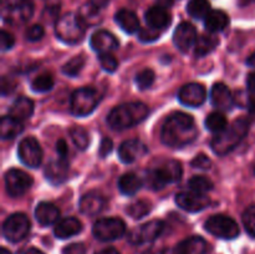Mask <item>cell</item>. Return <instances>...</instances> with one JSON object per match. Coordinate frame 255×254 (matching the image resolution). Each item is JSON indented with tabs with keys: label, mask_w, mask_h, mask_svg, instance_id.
Here are the masks:
<instances>
[{
	"label": "cell",
	"mask_w": 255,
	"mask_h": 254,
	"mask_svg": "<svg viewBox=\"0 0 255 254\" xmlns=\"http://www.w3.org/2000/svg\"><path fill=\"white\" fill-rule=\"evenodd\" d=\"M159 30L152 29V27H144V29L139 30V40L143 42H152L154 40H157L159 37Z\"/></svg>",
	"instance_id": "45"
},
{
	"label": "cell",
	"mask_w": 255,
	"mask_h": 254,
	"mask_svg": "<svg viewBox=\"0 0 255 254\" xmlns=\"http://www.w3.org/2000/svg\"><path fill=\"white\" fill-rule=\"evenodd\" d=\"M148 115V107L142 102H127L111 110L107 125L115 131L131 128L143 121Z\"/></svg>",
	"instance_id": "3"
},
{
	"label": "cell",
	"mask_w": 255,
	"mask_h": 254,
	"mask_svg": "<svg viewBox=\"0 0 255 254\" xmlns=\"http://www.w3.org/2000/svg\"><path fill=\"white\" fill-rule=\"evenodd\" d=\"M254 172H255V169H254Z\"/></svg>",
	"instance_id": "59"
},
{
	"label": "cell",
	"mask_w": 255,
	"mask_h": 254,
	"mask_svg": "<svg viewBox=\"0 0 255 254\" xmlns=\"http://www.w3.org/2000/svg\"><path fill=\"white\" fill-rule=\"evenodd\" d=\"M45 34V30L44 27L41 26V25H32V26H30L29 29L26 30V32H25V37H26V40H29V41H39V40L42 39V36H44Z\"/></svg>",
	"instance_id": "43"
},
{
	"label": "cell",
	"mask_w": 255,
	"mask_h": 254,
	"mask_svg": "<svg viewBox=\"0 0 255 254\" xmlns=\"http://www.w3.org/2000/svg\"><path fill=\"white\" fill-rule=\"evenodd\" d=\"M187 12L193 19H206L211 12V4L208 0H189L187 4Z\"/></svg>",
	"instance_id": "33"
},
{
	"label": "cell",
	"mask_w": 255,
	"mask_h": 254,
	"mask_svg": "<svg viewBox=\"0 0 255 254\" xmlns=\"http://www.w3.org/2000/svg\"><path fill=\"white\" fill-rule=\"evenodd\" d=\"M144 19L149 27L156 30H163L171 24V16L167 12L166 7H162L159 5L149 7L146 11Z\"/></svg>",
	"instance_id": "22"
},
{
	"label": "cell",
	"mask_w": 255,
	"mask_h": 254,
	"mask_svg": "<svg viewBox=\"0 0 255 254\" xmlns=\"http://www.w3.org/2000/svg\"><path fill=\"white\" fill-rule=\"evenodd\" d=\"M247 87H248V94L251 95L252 99L255 101V72H252V74L248 75Z\"/></svg>",
	"instance_id": "50"
},
{
	"label": "cell",
	"mask_w": 255,
	"mask_h": 254,
	"mask_svg": "<svg viewBox=\"0 0 255 254\" xmlns=\"http://www.w3.org/2000/svg\"><path fill=\"white\" fill-rule=\"evenodd\" d=\"M84 66H85V57L75 56L62 66V74H65L66 76H70V77H75L81 72L82 67Z\"/></svg>",
	"instance_id": "38"
},
{
	"label": "cell",
	"mask_w": 255,
	"mask_h": 254,
	"mask_svg": "<svg viewBox=\"0 0 255 254\" xmlns=\"http://www.w3.org/2000/svg\"><path fill=\"white\" fill-rule=\"evenodd\" d=\"M15 89V84L12 80L7 79V77H2L1 80V94L2 96H6L7 94L14 91Z\"/></svg>",
	"instance_id": "49"
},
{
	"label": "cell",
	"mask_w": 255,
	"mask_h": 254,
	"mask_svg": "<svg viewBox=\"0 0 255 254\" xmlns=\"http://www.w3.org/2000/svg\"><path fill=\"white\" fill-rule=\"evenodd\" d=\"M182 164L178 161L169 159L164 161L161 166L148 169L144 177V183L148 188L158 191L164 188L168 183H174L182 178Z\"/></svg>",
	"instance_id": "4"
},
{
	"label": "cell",
	"mask_w": 255,
	"mask_h": 254,
	"mask_svg": "<svg viewBox=\"0 0 255 254\" xmlns=\"http://www.w3.org/2000/svg\"><path fill=\"white\" fill-rule=\"evenodd\" d=\"M188 187L191 191L206 194L207 192L213 189V182L206 176H194L188 181Z\"/></svg>",
	"instance_id": "35"
},
{
	"label": "cell",
	"mask_w": 255,
	"mask_h": 254,
	"mask_svg": "<svg viewBox=\"0 0 255 254\" xmlns=\"http://www.w3.org/2000/svg\"><path fill=\"white\" fill-rule=\"evenodd\" d=\"M32 112H34V102L27 97H19L15 100L9 110L10 116L21 122L31 117Z\"/></svg>",
	"instance_id": "27"
},
{
	"label": "cell",
	"mask_w": 255,
	"mask_h": 254,
	"mask_svg": "<svg viewBox=\"0 0 255 254\" xmlns=\"http://www.w3.org/2000/svg\"><path fill=\"white\" fill-rule=\"evenodd\" d=\"M115 20L120 25V27L124 31H126L127 34H134L136 31L141 30L138 17H137V15L133 11L128 9L119 10L116 15H115Z\"/></svg>",
	"instance_id": "25"
},
{
	"label": "cell",
	"mask_w": 255,
	"mask_h": 254,
	"mask_svg": "<svg viewBox=\"0 0 255 254\" xmlns=\"http://www.w3.org/2000/svg\"><path fill=\"white\" fill-rule=\"evenodd\" d=\"M163 229V222L158 221V219H154V221L147 222V223L132 229L131 233H129L128 236V241L129 243L136 244V246L137 244L151 243V242L156 241V239L161 236Z\"/></svg>",
	"instance_id": "12"
},
{
	"label": "cell",
	"mask_w": 255,
	"mask_h": 254,
	"mask_svg": "<svg viewBox=\"0 0 255 254\" xmlns=\"http://www.w3.org/2000/svg\"><path fill=\"white\" fill-rule=\"evenodd\" d=\"M5 188L10 197H21L32 186V177L26 172L12 168L5 173Z\"/></svg>",
	"instance_id": "11"
},
{
	"label": "cell",
	"mask_w": 255,
	"mask_h": 254,
	"mask_svg": "<svg viewBox=\"0 0 255 254\" xmlns=\"http://www.w3.org/2000/svg\"><path fill=\"white\" fill-rule=\"evenodd\" d=\"M247 64H248L249 66L255 67V51L248 57V60H247Z\"/></svg>",
	"instance_id": "55"
},
{
	"label": "cell",
	"mask_w": 255,
	"mask_h": 254,
	"mask_svg": "<svg viewBox=\"0 0 255 254\" xmlns=\"http://www.w3.org/2000/svg\"><path fill=\"white\" fill-rule=\"evenodd\" d=\"M157 2L159 4V6L162 7H168L173 4V0H157Z\"/></svg>",
	"instance_id": "54"
},
{
	"label": "cell",
	"mask_w": 255,
	"mask_h": 254,
	"mask_svg": "<svg viewBox=\"0 0 255 254\" xmlns=\"http://www.w3.org/2000/svg\"><path fill=\"white\" fill-rule=\"evenodd\" d=\"M197 31L196 27L189 22H181L176 27L173 34V42L177 49L182 52H188L197 41Z\"/></svg>",
	"instance_id": "16"
},
{
	"label": "cell",
	"mask_w": 255,
	"mask_h": 254,
	"mask_svg": "<svg viewBox=\"0 0 255 254\" xmlns=\"http://www.w3.org/2000/svg\"><path fill=\"white\" fill-rule=\"evenodd\" d=\"M176 203L181 207L182 209L191 213L203 211L211 203V199L206 194L197 193V192H182L176 196Z\"/></svg>",
	"instance_id": "14"
},
{
	"label": "cell",
	"mask_w": 255,
	"mask_h": 254,
	"mask_svg": "<svg viewBox=\"0 0 255 254\" xmlns=\"http://www.w3.org/2000/svg\"><path fill=\"white\" fill-rule=\"evenodd\" d=\"M110 0H90V2H91L94 6L99 7V9H101V7H105L107 4H109Z\"/></svg>",
	"instance_id": "52"
},
{
	"label": "cell",
	"mask_w": 255,
	"mask_h": 254,
	"mask_svg": "<svg viewBox=\"0 0 255 254\" xmlns=\"http://www.w3.org/2000/svg\"><path fill=\"white\" fill-rule=\"evenodd\" d=\"M67 174H69V166L66 158L59 157L57 159L49 162L45 167V177L50 183L55 186L64 183L67 179Z\"/></svg>",
	"instance_id": "20"
},
{
	"label": "cell",
	"mask_w": 255,
	"mask_h": 254,
	"mask_svg": "<svg viewBox=\"0 0 255 254\" xmlns=\"http://www.w3.org/2000/svg\"><path fill=\"white\" fill-rule=\"evenodd\" d=\"M151 211V206L149 203H147L146 201H137L133 202L128 206L127 208V213L134 219H139V218H143L144 216L149 213Z\"/></svg>",
	"instance_id": "39"
},
{
	"label": "cell",
	"mask_w": 255,
	"mask_h": 254,
	"mask_svg": "<svg viewBox=\"0 0 255 254\" xmlns=\"http://www.w3.org/2000/svg\"><path fill=\"white\" fill-rule=\"evenodd\" d=\"M126 232V224L120 218L99 219L92 227V233L101 242H112L121 238Z\"/></svg>",
	"instance_id": "9"
},
{
	"label": "cell",
	"mask_w": 255,
	"mask_h": 254,
	"mask_svg": "<svg viewBox=\"0 0 255 254\" xmlns=\"http://www.w3.org/2000/svg\"><path fill=\"white\" fill-rule=\"evenodd\" d=\"M24 127H22L21 121H17L16 119L9 116H4L0 122V134H1L2 139H11L19 136L22 132Z\"/></svg>",
	"instance_id": "29"
},
{
	"label": "cell",
	"mask_w": 255,
	"mask_h": 254,
	"mask_svg": "<svg viewBox=\"0 0 255 254\" xmlns=\"http://www.w3.org/2000/svg\"><path fill=\"white\" fill-rule=\"evenodd\" d=\"M30 231V221L24 213H14L5 219L2 224V234L11 243H17L27 236Z\"/></svg>",
	"instance_id": "10"
},
{
	"label": "cell",
	"mask_w": 255,
	"mask_h": 254,
	"mask_svg": "<svg viewBox=\"0 0 255 254\" xmlns=\"http://www.w3.org/2000/svg\"><path fill=\"white\" fill-rule=\"evenodd\" d=\"M100 102V94L92 87L76 90L70 99V110L74 116L85 117L94 112Z\"/></svg>",
	"instance_id": "6"
},
{
	"label": "cell",
	"mask_w": 255,
	"mask_h": 254,
	"mask_svg": "<svg viewBox=\"0 0 255 254\" xmlns=\"http://www.w3.org/2000/svg\"><path fill=\"white\" fill-rule=\"evenodd\" d=\"M56 151L59 157L61 158H66V154H67V144L65 142V139H59L56 143Z\"/></svg>",
	"instance_id": "51"
},
{
	"label": "cell",
	"mask_w": 255,
	"mask_h": 254,
	"mask_svg": "<svg viewBox=\"0 0 255 254\" xmlns=\"http://www.w3.org/2000/svg\"><path fill=\"white\" fill-rule=\"evenodd\" d=\"M207 99V91L203 85L192 84L184 85L178 92V100L182 105L188 107H199Z\"/></svg>",
	"instance_id": "15"
},
{
	"label": "cell",
	"mask_w": 255,
	"mask_h": 254,
	"mask_svg": "<svg viewBox=\"0 0 255 254\" xmlns=\"http://www.w3.org/2000/svg\"><path fill=\"white\" fill-rule=\"evenodd\" d=\"M229 22L228 15L222 10H211L204 19V26L209 32L223 31Z\"/></svg>",
	"instance_id": "28"
},
{
	"label": "cell",
	"mask_w": 255,
	"mask_h": 254,
	"mask_svg": "<svg viewBox=\"0 0 255 254\" xmlns=\"http://www.w3.org/2000/svg\"><path fill=\"white\" fill-rule=\"evenodd\" d=\"M17 156L25 166L36 168L42 161L41 146L34 137H26L20 141L17 147Z\"/></svg>",
	"instance_id": "13"
},
{
	"label": "cell",
	"mask_w": 255,
	"mask_h": 254,
	"mask_svg": "<svg viewBox=\"0 0 255 254\" xmlns=\"http://www.w3.org/2000/svg\"><path fill=\"white\" fill-rule=\"evenodd\" d=\"M211 102L219 111H229L233 109L236 100L226 84H216L211 90Z\"/></svg>",
	"instance_id": "17"
},
{
	"label": "cell",
	"mask_w": 255,
	"mask_h": 254,
	"mask_svg": "<svg viewBox=\"0 0 255 254\" xmlns=\"http://www.w3.org/2000/svg\"><path fill=\"white\" fill-rule=\"evenodd\" d=\"M79 17L81 19V21L84 22L85 26H94L97 25L101 21V15H100V9L99 7L94 6L91 2L84 5V6L80 9L79 11Z\"/></svg>",
	"instance_id": "32"
},
{
	"label": "cell",
	"mask_w": 255,
	"mask_h": 254,
	"mask_svg": "<svg viewBox=\"0 0 255 254\" xmlns=\"http://www.w3.org/2000/svg\"><path fill=\"white\" fill-rule=\"evenodd\" d=\"M70 136H71L72 142L75 143V146L77 147L81 151H85L87 148L90 143L89 134H87V131L84 128V127L75 126L70 129Z\"/></svg>",
	"instance_id": "36"
},
{
	"label": "cell",
	"mask_w": 255,
	"mask_h": 254,
	"mask_svg": "<svg viewBox=\"0 0 255 254\" xmlns=\"http://www.w3.org/2000/svg\"><path fill=\"white\" fill-rule=\"evenodd\" d=\"M242 221H243L247 233L255 238V204L246 209L243 217H242Z\"/></svg>",
	"instance_id": "41"
},
{
	"label": "cell",
	"mask_w": 255,
	"mask_h": 254,
	"mask_svg": "<svg viewBox=\"0 0 255 254\" xmlns=\"http://www.w3.org/2000/svg\"><path fill=\"white\" fill-rule=\"evenodd\" d=\"M15 44V39L10 32L2 30L1 35H0V45H1L2 51H6V50H10Z\"/></svg>",
	"instance_id": "46"
},
{
	"label": "cell",
	"mask_w": 255,
	"mask_h": 254,
	"mask_svg": "<svg viewBox=\"0 0 255 254\" xmlns=\"http://www.w3.org/2000/svg\"><path fill=\"white\" fill-rule=\"evenodd\" d=\"M99 61L101 64L102 69L107 72H115L116 71L117 66H119V62H117L116 57L111 54V52H107V54H100Z\"/></svg>",
	"instance_id": "42"
},
{
	"label": "cell",
	"mask_w": 255,
	"mask_h": 254,
	"mask_svg": "<svg viewBox=\"0 0 255 254\" xmlns=\"http://www.w3.org/2000/svg\"><path fill=\"white\" fill-rule=\"evenodd\" d=\"M219 44V40L216 35H202L197 39L194 45V55L197 57H203L213 51Z\"/></svg>",
	"instance_id": "31"
},
{
	"label": "cell",
	"mask_w": 255,
	"mask_h": 254,
	"mask_svg": "<svg viewBox=\"0 0 255 254\" xmlns=\"http://www.w3.org/2000/svg\"><path fill=\"white\" fill-rule=\"evenodd\" d=\"M105 206H106V201L104 197L99 193H87L80 199L79 208L80 212L85 216H96L100 212L104 211Z\"/></svg>",
	"instance_id": "21"
},
{
	"label": "cell",
	"mask_w": 255,
	"mask_h": 254,
	"mask_svg": "<svg viewBox=\"0 0 255 254\" xmlns=\"http://www.w3.org/2000/svg\"><path fill=\"white\" fill-rule=\"evenodd\" d=\"M207 242L202 237H189L179 242L172 251V254H206Z\"/></svg>",
	"instance_id": "23"
},
{
	"label": "cell",
	"mask_w": 255,
	"mask_h": 254,
	"mask_svg": "<svg viewBox=\"0 0 255 254\" xmlns=\"http://www.w3.org/2000/svg\"><path fill=\"white\" fill-rule=\"evenodd\" d=\"M249 126H251L249 120L247 117H242L232 122L222 132L217 133L211 142L214 153L218 156H224L237 148L248 134Z\"/></svg>",
	"instance_id": "2"
},
{
	"label": "cell",
	"mask_w": 255,
	"mask_h": 254,
	"mask_svg": "<svg viewBox=\"0 0 255 254\" xmlns=\"http://www.w3.org/2000/svg\"><path fill=\"white\" fill-rule=\"evenodd\" d=\"M147 153V147L139 139H127L119 148V158L124 163H132Z\"/></svg>",
	"instance_id": "18"
},
{
	"label": "cell",
	"mask_w": 255,
	"mask_h": 254,
	"mask_svg": "<svg viewBox=\"0 0 255 254\" xmlns=\"http://www.w3.org/2000/svg\"><path fill=\"white\" fill-rule=\"evenodd\" d=\"M156 75H154L153 70L144 69L141 72H138L136 76V85L139 90H147L153 85Z\"/></svg>",
	"instance_id": "40"
},
{
	"label": "cell",
	"mask_w": 255,
	"mask_h": 254,
	"mask_svg": "<svg viewBox=\"0 0 255 254\" xmlns=\"http://www.w3.org/2000/svg\"><path fill=\"white\" fill-rule=\"evenodd\" d=\"M198 136L193 117L184 112H174L167 117L161 129V139L166 146L181 148L192 143Z\"/></svg>",
	"instance_id": "1"
},
{
	"label": "cell",
	"mask_w": 255,
	"mask_h": 254,
	"mask_svg": "<svg viewBox=\"0 0 255 254\" xmlns=\"http://www.w3.org/2000/svg\"><path fill=\"white\" fill-rule=\"evenodd\" d=\"M52 87H54V77L47 72L36 76L31 82V89L35 92H47Z\"/></svg>",
	"instance_id": "37"
},
{
	"label": "cell",
	"mask_w": 255,
	"mask_h": 254,
	"mask_svg": "<svg viewBox=\"0 0 255 254\" xmlns=\"http://www.w3.org/2000/svg\"><path fill=\"white\" fill-rule=\"evenodd\" d=\"M86 253V249L85 246L81 243H74L70 244V246L65 247L62 254H85Z\"/></svg>",
	"instance_id": "48"
},
{
	"label": "cell",
	"mask_w": 255,
	"mask_h": 254,
	"mask_svg": "<svg viewBox=\"0 0 255 254\" xmlns=\"http://www.w3.org/2000/svg\"><path fill=\"white\" fill-rule=\"evenodd\" d=\"M85 26L84 22L79 17L77 14L67 12L59 17L55 24V34L61 40L62 42L69 45L77 44L82 40L85 35Z\"/></svg>",
	"instance_id": "5"
},
{
	"label": "cell",
	"mask_w": 255,
	"mask_h": 254,
	"mask_svg": "<svg viewBox=\"0 0 255 254\" xmlns=\"http://www.w3.org/2000/svg\"><path fill=\"white\" fill-rule=\"evenodd\" d=\"M142 181L139 177L133 172L125 173L121 178L119 179V189L125 196H133L141 189Z\"/></svg>",
	"instance_id": "30"
},
{
	"label": "cell",
	"mask_w": 255,
	"mask_h": 254,
	"mask_svg": "<svg viewBox=\"0 0 255 254\" xmlns=\"http://www.w3.org/2000/svg\"><path fill=\"white\" fill-rule=\"evenodd\" d=\"M90 44H91L92 49L100 54L115 51L119 47V41H117L116 36L106 30H99V31L94 32L91 35Z\"/></svg>",
	"instance_id": "19"
},
{
	"label": "cell",
	"mask_w": 255,
	"mask_h": 254,
	"mask_svg": "<svg viewBox=\"0 0 255 254\" xmlns=\"http://www.w3.org/2000/svg\"><path fill=\"white\" fill-rule=\"evenodd\" d=\"M212 166V161L208 158V156L204 153L198 154L192 161V167L197 169H203V171H208Z\"/></svg>",
	"instance_id": "44"
},
{
	"label": "cell",
	"mask_w": 255,
	"mask_h": 254,
	"mask_svg": "<svg viewBox=\"0 0 255 254\" xmlns=\"http://www.w3.org/2000/svg\"><path fill=\"white\" fill-rule=\"evenodd\" d=\"M82 231V224L75 217H67L57 222L54 228V234L56 238L67 239L70 237H74Z\"/></svg>",
	"instance_id": "24"
},
{
	"label": "cell",
	"mask_w": 255,
	"mask_h": 254,
	"mask_svg": "<svg viewBox=\"0 0 255 254\" xmlns=\"http://www.w3.org/2000/svg\"><path fill=\"white\" fill-rule=\"evenodd\" d=\"M112 147H114V142H112V139H110L109 137H105V138L101 141V143H100L99 154L102 157V158H105V157L112 151Z\"/></svg>",
	"instance_id": "47"
},
{
	"label": "cell",
	"mask_w": 255,
	"mask_h": 254,
	"mask_svg": "<svg viewBox=\"0 0 255 254\" xmlns=\"http://www.w3.org/2000/svg\"><path fill=\"white\" fill-rule=\"evenodd\" d=\"M206 127L213 133H219L227 127V119L222 112H212L206 119Z\"/></svg>",
	"instance_id": "34"
},
{
	"label": "cell",
	"mask_w": 255,
	"mask_h": 254,
	"mask_svg": "<svg viewBox=\"0 0 255 254\" xmlns=\"http://www.w3.org/2000/svg\"><path fill=\"white\" fill-rule=\"evenodd\" d=\"M0 254H11V253H10L6 248H1L0 249Z\"/></svg>",
	"instance_id": "57"
},
{
	"label": "cell",
	"mask_w": 255,
	"mask_h": 254,
	"mask_svg": "<svg viewBox=\"0 0 255 254\" xmlns=\"http://www.w3.org/2000/svg\"><path fill=\"white\" fill-rule=\"evenodd\" d=\"M95 254H120V253L117 252V249L115 248H105V249H101V251L96 252Z\"/></svg>",
	"instance_id": "53"
},
{
	"label": "cell",
	"mask_w": 255,
	"mask_h": 254,
	"mask_svg": "<svg viewBox=\"0 0 255 254\" xmlns=\"http://www.w3.org/2000/svg\"><path fill=\"white\" fill-rule=\"evenodd\" d=\"M35 217L41 226H50L59 219L60 211L55 204L49 203V202H41L37 204L36 209H35Z\"/></svg>",
	"instance_id": "26"
},
{
	"label": "cell",
	"mask_w": 255,
	"mask_h": 254,
	"mask_svg": "<svg viewBox=\"0 0 255 254\" xmlns=\"http://www.w3.org/2000/svg\"><path fill=\"white\" fill-rule=\"evenodd\" d=\"M144 254H158V253H154V252H146Z\"/></svg>",
	"instance_id": "58"
},
{
	"label": "cell",
	"mask_w": 255,
	"mask_h": 254,
	"mask_svg": "<svg viewBox=\"0 0 255 254\" xmlns=\"http://www.w3.org/2000/svg\"><path fill=\"white\" fill-rule=\"evenodd\" d=\"M204 228L212 236L221 239H236L239 236V226L233 218L224 214H216L208 218L204 223Z\"/></svg>",
	"instance_id": "8"
},
{
	"label": "cell",
	"mask_w": 255,
	"mask_h": 254,
	"mask_svg": "<svg viewBox=\"0 0 255 254\" xmlns=\"http://www.w3.org/2000/svg\"><path fill=\"white\" fill-rule=\"evenodd\" d=\"M34 5L30 0H1V17L9 24H22L31 19Z\"/></svg>",
	"instance_id": "7"
},
{
	"label": "cell",
	"mask_w": 255,
	"mask_h": 254,
	"mask_svg": "<svg viewBox=\"0 0 255 254\" xmlns=\"http://www.w3.org/2000/svg\"><path fill=\"white\" fill-rule=\"evenodd\" d=\"M25 254H44V253H42V252H40L39 249H36V248H30L29 251H26V253Z\"/></svg>",
	"instance_id": "56"
}]
</instances>
